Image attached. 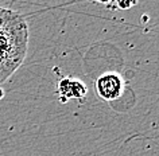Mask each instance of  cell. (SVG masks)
I'll return each instance as SVG.
<instances>
[{
  "label": "cell",
  "instance_id": "obj_3",
  "mask_svg": "<svg viewBox=\"0 0 159 156\" xmlns=\"http://www.w3.org/2000/svg\"><path fill=\"white\" fill-rule=\"evenodd\" d=\"M58 94L62 102L69 100H80L84 98L88 91V87L82 81L75 78H63L58 83Z\"/></svg>",
  "mask_w": 159,
  "mask_h": 156
},
{
  "label": "cell",
  "instance_id": "obj_4",
  "mask_svg": "<svg viewBox=\"0 0 159 156\" xmlns=\"http://www.w3.org/2000/svg\"><path fill=\"white\" fill-rule=\"evenodd\" d=\"M135 4V3H124V2H120L119 3V7H120V8H129V7H132Z\"/></svg>",
  "mask_w": 159,
  "mask_h": 156
},
{
  "label": "cell",
  "instance_id": "obj_1",
  "mask_svg": "<svg viewBox=\"0 0 159 156\" xmlns=\"http://www.w3.org/2000/svg\"><path fill=\"white\" fill-rule=\"evenodd\" d=\"M29 47V26L14 10L0 7V85L23 63Z\"/></svg>",
  "mask_w": 159,
  "mask_h": 156
},
{
  "label": "cell",
  "instance_id": "obj_2",
  "mask_svg": "<svg viewBox=\"0 0 159 156\" xmlns=\"http://www.w3.org/2000/svg\"><path fill=\"white\" fill-rule=\"evenodd\" d=\"M96 90L98 97L105 101L116 100L123 91V79L116 73H105L97 78Z\"/></svg>",
  "mask_w": 159,
  "mask_h": 156
}]
</instances>
